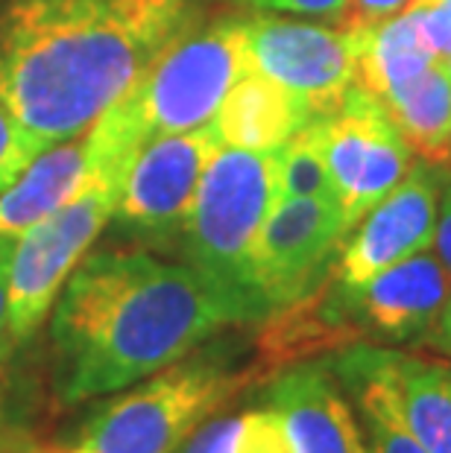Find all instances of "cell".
I'll use <instances>...</instances> for the list:
<instances>
[{
  "instance_id": "6",
  "label": "cell",
  "mask_w": 451,
  "mask_h": 453,
  "mask_svg": "<svg viewBox=\"0 0 451 453\" xmlns=\"http://www.w3.org/2000/svg\"><path fill=\"white\" fill-rule=\"evenodd\" d=\"M123 179V167L91 164V179L80 194L15 237L6 296L9 349L30 340L51 316L65 281L114 219Z\"/></svg>"
},
{
  "instance_id": "19",
  "label": "cell",
  "mask_w": 451,
  "mask_h": 453,
  "mask_svg": "<svg viewBox=\"0 0 451 453\" xmlns=\"http://www.w3.org/2000/svg\"><path fill=\"white\" fill-rule=\"evenodd\" d=\"M401 412L431 453H451V365L384 349Z\"/></svg>"
},
{
  "instance_id": "1",
  "label": "cell",
  "mask_w": 451,
  "mask_h": 453,
  "mask_svg": "<svg viewBox=\"0 0 451 453\" xmlns=\"http://www.w3.org/2000/svg\"><path fill=\"white\" fill-rule=\"evenodd\" d=\"M197 15L199 0H0V91L35 152L82 138Z\"/></svg>"
},
{
  "instance_id": "14",
  "label": "cell",
  "mask_w": 451,
  "mask_h": 453,
  "mask_svg": "<svg viewBox=\"0 0 451 453\" xmlns=\"http://www.w3.org/2000/svg\"><path fill=\"white\" fill-rule=\"evenodd\" d=\"M331 363L334 374L358 410L367 453H431L401 412L396 383L390 378L384 345L358 342L338 351Z\"/></svg>"
},
{
  "instance_id": "26",
  "label": "cell",
  "mask_w": 451,
  "mask_h": 453,
  "mask_svg": "<svg viewBox=\"0 0 451 453\" xmlns=\"http://www.w3.org/2000/svg\"><path fill=\"white\" fill-rule=\"evenodd\" d=\"M414 0H349V24L354 27H376L387 18L405 12Z\"/></svg>"
},
{
  "instance_id": "25",
  "label": "cell",
  "mask_w": 451,
  "mask_h": 453,
  "mask_svg": "<svg viewBox=\"0 0 451 453\" xmlns=\"http://www.w3.org/2000/svg\"><path fill=\"white\" fill-rule=\"evenodd\" d=\"M434 255L443 264L451 278V167H446L443 190H439V211H437V231H434Z\"/></svg>"
},
{
  "instance_id": "21",
  "label": "cell",
  "mask_w": 451,
  "mask_h": 453,
  "mask_svg": "<svg viewBox=\"0 0 451 453\" xmlns=\"http://www.w3.org/2000/svg\"><path fill=\"white\" fill-rule=\"evenodd\" d=\"M278 196L334 199V181L325 164L320 120L308 123L278 147Z\"/></svg>"
},
{
  "instance_id": "11",
  "label": "cell",
  "mask_w": 451,
  "mask_h": 453,
  "mask_svg": "<svg viewBox=\"0 0 451 453\" xmlns=\"http://www.w3.org/2000/svg\"><path fill=\"white\" fill-rule=\"evenodd\" d=\"M443 176L446 167L419 158L410 164L408 176L361 217L329 273L340 290H358L384 269L434 246Z\"/></svg>"
},
{
  "instance_id": "9",
  "label": "cell",
  "mask_w": 451,
  "mask_h": 453,
  "mask_svg": "<svg viewBox=\"0 0 451 453\" xmlns=\"http://www.w3.org/2000/svg\"><path fill=\"white\" fill-rule=\"evenodd\" d=\"M346 234V219L334 199H276L253 252L255 290L267 316L299 302L329 278Z\"/></svg>"
},
{
  "instance_id": "7",
  "label": "cell",
  "mask_w": 451,
  "mask_h": 453,
  "mask_svg": "<svg viewBox=\"0 0 451 453\" xmlns=\"http://www.w3.org/2000/svg\"><path fill=\"white\" fill-rule=\"evenodd\" d=\"M244 27L249 71L299 100L311 120L340 109L358 80V27L291 21L270 12L244 18Z\"/></svg>"
},
{
  "instance_id": "2",
  "label": "cell",
  "mask_w": 451,
  "mask_h": 453,
  "mask_svg": "<svg viewBox=\"0 0 451 453\" xmlns=\"http://www.w3.org/2000/svg\"><path fill=\"white\" fill-rule=\"evenodd\" d=\"M255 313L188 264L147 252L85 255L51 311L53 380L65 403L94 401L185 360Z\"/></svg>"
},
{
  "instance_id": "13",
  "label": "cell",
  "mask_w": 451,
  "mask_h": 453,
  "mask_svg": "<svg viewBox=\"0 0 451 453\" xmlns=\"http://www.w3.org/2000/svg\"><path fill=\"white\" fill-rule=\"evenodd\" d=\"M264 407L282 421L293 453H367L358 410L329 360H302L276 372Z\"/></svg>"
},
{
  "instance_id": "16",
  "label": "cell",
  "mask_w": 451,
  "mask_h": 453,
  "mask_svg": "<svg viewBox=\"0 0 451 453\" xmlns=\"http://www.w3.org/2000/svg\"><path fill=\"white\" fill-rule=\"evenodd\" d=\"M314 123L299 100H293L273 80L249 71L241 76L214 114V127L226 147L237 150H278L302 127Z\"/></svg>"
},
{
  "instance_id": "24",
  "label": "cell",
  "mask_w": 451,
  "mask_h": 453,
  "mask_svg": "<svg viewBox=\"0 0 451 453\" xmlns=\"http://www.w3.org/2000/svg\"><path fill=\"white\" fill-rule=\"evenodd\" d=\"M249 4L261 12L325 18V21H340L349 12V0H249Z\"/></svg>"
},
{
  "instance_id": "28",
  "label": "cell",
  "mask_w": 451,
  "mask_h": 453,
  "mask_svg": "<svg viewBox=\"0 0 451 453\" xmlns=\"http://www.w3.org/2000/svg\"><path fill=\"white\" fill-rule=\"evenodd\" d=\"M15 237L0 234V351H9L6 345V296H9V264H12Z\"/></svg>"
},
{
  "instance_id": "10",
  "label": "cell",
  "mask_w": 451,
  "mask_h": 453,
  "mask_svg": "<svg viewBox=\"0 0 451 453\" xmlns=\"http://www.w3.org/2000/svg\"><path fill=\"white\" fill-rule=\"evenodd\" d=\"M220 147L214 120L141 143L123 179L114 219L156 246L179 243L199 179Z\"/></svg>"
},
{
  "instance_id": "12",
  "label": "cell",
  "mask_w": 451,
  "mask_h": 453,
  "mask_svg": "<svg viewBox=\"0 0 451 453\" xmlns=\"http://www.w3.org/2000/svg\"><path fill=\"white\" fill-rule=\"evenodd\" d=\"M338 293L363 342L416 345L448 302L451 278L428 249L384 269L358 290L338 287Z\"/></svg>"
},
{
  "instance_id": "27",
  "label": "cell",
  "mask_w": 451,
  "mask_h": 453,
  "mask_svg": "<svg viewBox=\"0 0 451 453\" xmlns=\"http://www.w3.org/2000/svg\"><path fill=\"white\" fill-rule=\"evenodd\" d=\"M414 349L439 354V357H446V360H451V296L443 304V311H439V316L434 319V325L428 327V334L422 336Z\"/></svg>"
},
{
  "instance_id": "8",
  "label": "cell",
  "mask_w": 451,
  "mask_h": 453,
  "mask_svg": "<svg viewBox=\"0 0 451 453\" xmlns=\"http://www.w3.org/2000/svg\"><path fill=\"white\" fill-rule=\"evenodd\" d=\"M320 134L334 196L352 231L369 208L408 176L414 150L384 105L361 85H352L340 109L320 120Z\"/></svg>"
},
{
  "instance_id": "20",
  "label": "cell",
  "mask_w": 451,
  "mask_h": 453,
  "mask_svg": "<svg viewBox=\"0 0 451 453\" xmlns=\"http://www.w3.org/2000/svg\"><path fill=\"white\" fill-rule=\"evenodd\" d=\"M182 453H293L282 421L270 407L211 418L185 441Z\"/></svg>"
},
{
  "instance_id": "15",
  "label": "cell",
  "mask_w": 451,
  "mask_h": 453,
  "mask_svg": "<svg viewBox=\"0 0 451 453\" xmlns=\"http://www.w3.org/2000/svg\"><path fill=\"white\" fill-rule=\"evenodd\" d=\"M91 179L89 141L74 138L38 152L12 185L0 190V234L18 237L71 202Z\"/></svg>"
},
{
  "instance_id": "5",
  "label": "cell",
  "mask_w": 451,
  "mask_h": 453,
  "mask_svg": "<svg viewBox=\"0 0 451 453\" xmlns=\"http://www.w3.org/2000/svg\"><path fill=\"white\" fill-rule=\"evenodd\" d=\"M278 199V150L255 152L220 147L199 179L194 205L182 228L185 264L267 319L253 278V252L267 214Z\"/></svg>"
},
{
  "instance_id": "23",
  "label": "cell",
  "mask_w": 451,
  "mask_h": 453,
  "mask_svg": "<svg viewBox=\"0 0 451 453\" xmlns=\"http://www.w3.org/2000/svg\"><path fill=\"white\" fill-rule=\"evenodd\" d=\"M422 38L439 59L451 56V0H414L408 6Z\"/></svg>"
},
{
  "instance_id": "17",
  "label": "cell",
  "mask_w": 451,
  "mask_h": 453,
  "mask_svg": "<svg viewBox=\"0 0 451 453\" xmlns=\"http://www.w3.org/2000/svg\"><path fill=\"white\" fill-rule=\"evenodd\" d=\"M381 105L414 156L451 167V76L443 59L390 91Z\"/></svg>"
},
{
  "instance_id": "3",
  "label": "cell",
  "mask_w": 451,
  "mask_h": 453,
  "mask_svg": "<svg viewBox=\"0 0 451 453\" xmlns=\"http://www.w3.org/2000/svg\"><path fill=\"white\" fill-rule=\"evenodd\" d=\"M246 73L244 18L194 24L85 132L89 158L129 170L141 143L214 120L223 97Z\"/></svg>"
},
{
  "instance_id": "4",
  "label": "cell",
  "mask_w": 451,
  "mask_h": 453,
  "mask_svg": "<svg viewBox=\"0 0 451 453\" xmlns=\"http://www.w3.org/2000/svg\"><path fill=\"white\" fill-rule=\"evenodd\" d=\"M258 378L255 363L237 369L226 357L188 354L114 392L85 424L80 441L62 453H179L206 421Z\"/></svg>"
},
{
  "instance_id": "18",
  "label": "cell",
  "mask_w": 451,
  "mask_h": 453,
  "mask_svg": "<svg viewBox=\"0 0 451 453\" xmlns=\"http://www.w3.org/2000/svg\"><path fill=\"white\" fill-rule=\"evenodd\" d=\"M358 33L361 42L354 85H361L378 103L390 91H396L399 85L410 82L414 76L439 62V56L422 38L414 15L408 9L376 27H358Z\"/></svg>"
},
{
  "instance_id": "29",
  "label": "cell",
  "mask_w": 451,
  "mask_h": 453,
  "mask_svg": "<svg viewBox=\"0 0 451 453\" xmlns=\"http://www.w3.org/2000/svg\"><path fill=\"white\" fill-rule=\"evenodd\" d=\"M443 65H446V71H448V76H451V56H446Z\"/></svg>"
},
{
  "instance_id": "22",
  "label": "cell",
  "mask_w": 451,
  "mask_h": 453,
  "mask_svg": "<svg viewBox=\"0 0 451 453\" xmlns=\"http://www.w3.org/2000/svg\"><path fill=\"white\" fill-rule=\"evenodd\" d=\"M38 156L35 147L21 129V123L15 120L12 109L0 91V190L9 188L21 173L30 167V161Z\"/></svg>"
}]
</instances>
